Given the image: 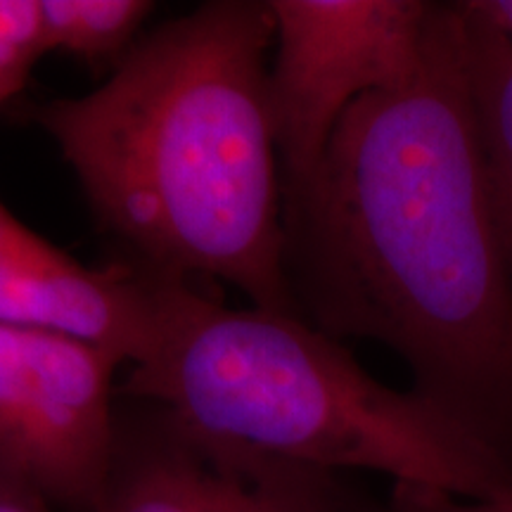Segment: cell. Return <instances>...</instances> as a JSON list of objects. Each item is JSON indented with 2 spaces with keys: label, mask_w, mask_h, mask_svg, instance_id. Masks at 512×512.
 I'll list each match as a JSON object with an SVG mask.
<instances>
[{
  "label": "cell",
  "mask_w": 512,
  "mask_h": 512,
  "mask_svg": "<svg viewBox=\"0 0 512 512\" xmlns=\"http://www.w3.org/2000/svg\"><path fill=\"white\" fill-rule=\"evenodd\" d=\"M302 316L370 339L413 389L512 465V280L479 140L460 3L434 8L418 67L342 119L285 202Z\"/></svg>",
  "instance_id": "obj_1"
},
{
  "label": "cell",
  "mask_w": 512,
  "mask_h": 512,
  "mask_svg": "<svg viewBox=\"0 0 512 512\" xmlns=\"http://www.w3.org/2000/svg\"><path fill=\"white\" fill-rule=\"evenodd\" d=\"M268 3L211 0L138 38L110 79L27 107L100 226L159 278L223 280L297 313L268 112ZM304 318V316H302Z\"/></svg>",
  "instance_id": "obj_2"
},
{
  "label": "cell",
  "mask_w": 512,
  "mask_h": 512,
  "mask_svg": "<svg viewBox=\"0 0 512 512\" xmlns=\"http://www.w3.org/2000/svg\"><path fill=\"white\" fill-rule=\"evenodd\" d=\"M159 278V275H157ZM119 392L192 430L318 470H368L463 501H512V465L415 389L375 380L297 313L233 309L159 278Z\"/></svg>",
  "instance_id": "obj_3"
},
{
  "label": "cell",
  "mask_w": 512,
  "mask_h": 512,
  "mask_svg": "<svg viewBox=\"0 0 512 512\" xmlns=\"http://www.w3.org/2000/svg\"><path fill=\"white\" fill-rule=\"evenodd\" d=\"M268 112L290 202L313 181L342 119L418 67L437 3L268 0Z\"/></svg>",
  "instance_id": "obj_4"
},
{
  "label": "cell",
  "mask_w": 512,
  "mask_h": 512,
  "mask_svg": "<svg viewBox=\"0 0 512 512\" xmlns=\"http://www.w3.org/2000/svg\"><path fill=\"white\" fill-rule=\"evenodd\" d=\"M119 366L83 339L0 325V444L57 510L91 512L98 501L117 444Z\"/></svg>",
  "instance_id": "obj_5"
},
{
  "label": "cell",
  "mask_w": 512,
  "mask_h": 512,
  "mask_svg": "<svg viewBox=\"0 0 512 512\" xmlns=\"http://www.w3.org/2000/svg\"><path fill=\"white\" fill-rule=\"evenodd\" d=\"M332 472L209 437L162 408H119L110 472L91 512H347Z\"/></svg>",
  "instance_id": "obj_6"
},
{
  "label": "cell",
  "mask_w": 512,
  "mask_h": 512,
  "mask_svg": "<svg viewBox=\"0 0 512 512\" xmlns=\"http://www.w3.org/2000/svg\"><path fill=\"white\" fill-rule=\"evenodd\" d=\"M157 285L133 264L81 266L0 202V325L83 339L131 366L150 337Z\"/></svg>",
  "instance_id": "obj_7"
},
{
  "label": "cell",
  "mask_w": 512,
  "mask_h": 512,
  "mask_svg": "<svg viewBox=\"0 0 512 512\" xmlns=\"http://www.w3.org/2000/svg\"><path fill=\"white\" fill-rule=\"evenodd\" d=\"M460 10L486 181L512 280V36L489 22L472 0L460 3Z\"/></svg>",
  "instance_id": "obj_8"
},
{
  "label": "cell",
  "mask_w": 512,
  "mask_h": 512,
  "mask_svg": "<svg viewBox=\"0 0 512 512\" xmlns=\"http://www.w3.org/2000/svg\"><path fill=\"white\" fill-rule=\"evenodd\" d=\"M46 53L88 64L121 62L155 3L147 0H38Z\"/></svg>",
  "instance_id": "obj_9"
},
{
  "label": "cell",
  "mask_w": 512,
  "mask_h": 512,
  "mask_svg": "<svg viewBox=\"0 0 512 512\" xmlns=\"http://www.w3.org/2000/svg\"><path fill=\"white\" fill-rule=\"evenodd\" d=\"M43 55L38 0H0V107L22 91Z\"/></svg>",
  "instance_id": "obj_10"
},
{
  "label": "cell",
  "mask_w": 512,
  "mask_h": 512,
  "mask_svg": "<svg viewBox=\"0 0 512 512\" xmlns=\"http://www.w3.org/2000/svg\"><path fill=\"white\" fill-rule=\"evenodd\" d=\"M57 508L10 448L0 444V512H55Z\"/></svg>",
  "instance_id": "obj_11"
},
{
  "label": "cell",
  "mask_w": 512,
  "mask_h": 512,
  "mask_svg": "<svg viewBox=\"0 0 512 512\" xmlns=\"http://www.w3.org/2000/svg\"><path fill=\"white\" fill-rule=\"evenodd\" d=\"M392 494L413 512H512V501H463L425 486L394 484Z\"/></svg>",
  "instance_id": "obj_12"
},
{
  "label": "cell",
  "mask_w": 512,
  "mask_h": 512,
  "mask_svg": "<svg viewBox=\"0 0 512 512\" xmlns=\"http://www.w3.org/2000/svg\"><path fill=\"white\" fill-rule=\"evenodd\" d=\"M344 505H347V512H413L394 494H389L384 501H380V498L361 494V491L349 489V486H347V496H344Z\"/></svg>",
  "instance_id": "obj_13"
},
{
  "label": "cell",
  "mask_w": 512,
  "mask_h": 512,
  "mask_svg": "<svg viewBox=\"0 0 512 512\" xmlns=\"http://www.w3.org/2000/svg\"><path fill=\"white\" fill-rule=\"evenodd\" d=\"M472 3L489 22H494L498 29L512 36V0H472Z\"/></svg>",
  "instance_id": "obj_14"
}]
</instances>
